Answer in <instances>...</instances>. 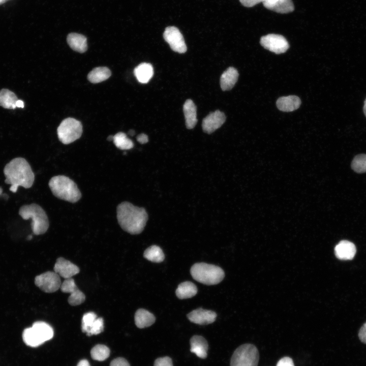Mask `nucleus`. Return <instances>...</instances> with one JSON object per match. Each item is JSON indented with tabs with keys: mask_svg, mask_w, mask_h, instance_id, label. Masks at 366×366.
I'll use <instances>...</instances> for the list:
<instances>
[{
	"mask_svg": "<svg viewBox=\"0 0 366 366\" xmlns=\"http://www.w3.org/2000/svg\"><path fill=\"white\" fill-rule=\"evenodd\" d=\"M116 212L117 222L124 231L131 234L142 232L148 220V215L144 208L125 201L118 205Z\"/></svg>",
	"mask_w": 366,
	"mask_h": 366,
	"instance_id": "obj_1",
	"label": "nucleus"
},
{
	"mask_svg": "<svg viewBox=\"0 0 366 366\" xmlns=\"http://www.w3.org/2000/svg\"><path fill=\"white\" fill-rule=\"evenodd\" d=\"M5 183L11 185L10 190L16 193L19 186L25 189L33 185L35 175L28 162L21 157L15 158L6 165L4 169Z\"/></svg>",
	"mask_w": 366,
	"mask_h": 366,
	"instance_id": "obj_2",
	"label": "nucleus"
},
{
	"mask_svg": "<svg viewBox=\"0 0 366 366\" xmlns=\"http://www.w3.org/2000/svg\"><path fill=\"white\" fill-rule=\"evenodd\" d=\"M48 185L52 194L60 199L75 203L81 197V193L76 183L66 176L52 177Z\"/></svg>",
	"mask_w": 366,
	"mask_h": 366,
	"instance_id": "obj_3",
	"label": "nucleus"
},
{
	"mask_svg": "<svg viewBox=\"0 0 366 366\" xmlns=\"http://www.w3.org/2000/svg\"><path fill=\"white\" fill-rule=\"evenodd\" d=\"M19 214L24 220L32 219V229L35 235L45 233L49 226L47 215L38 204L32 203L21 206Z\"/></svg>",
	"mask_w": 366,
	"mask_h": 366,
	"instance_id": "obj_4",
	"label": "nucleus"
},
{
	"mask_svg": "<svg viewBox=\"0 0 366 366\" xmlns=\"http://www.w3.org/2000/svg\"><path fill=\"white\" fill-rule=\"evenodd\" d=\"M190 272L195 280L207 285L219 283L225 276L221 267L203 262L194 264L191 268Z\"/></svg>",
	"mask_w": 366,
	"mask_h": 366,
	"instance_id": "obj_5",
	"label": "nucleus"
},
{
	"mask_svg": "<svg viewBox=\"0 0 366 366\" xmlns=\"http://www.w3.org/2000/svg\"><path fill=\"white\" fill-rule=\"evenodd\" d=\"M53 330L48 323L37 321L31 327L24 329L22 339L25 344L32 347H37L53 337Z\"/></svg>",
	"mask_w": 366,
	"mask_h": 366,
	"instance_id": "obj_6",
	"label": "nucleus"
},
{
	"mask_svg": "<svg viewBox=\"0 0 366 366\" xmlns=\"http://www.w3.org/2000/svg\"><path fill=\"white\" fill-rule=\"evenodd\" d=\"M259 354L257 348L251 344L239 346L234 352L230 366H257Z\"/></svg>",
	"mask_w": 366,
	"mask_h": 366,
	"instance_id": "obj_7",
	"label": "nucleus"
},
{
	"mask_svg": "<svg viewBox=\"0 0 366 366\" xmlns=\"http://www.w3.org/2000/svg\"><path fill=\"white\" fill-rule=\"evenodd\" d=\"M59 141L68 144L78 139L82 133L81 123L77 119L68 117L63 120L57 129Z\"/></svg>",
	"mask_w": 366,
	"mask_h": 366,
	"instance_id": "obj_8",
	"label": "nucleus"
},
{
	"mask_svg": "<svg viewBox=\"0 0 366 366\" xmlns=\"http://www.w3.org/2000/svg\"><path fill=\"white\" fill-rule=\"evenodd\" d=\"M35 284L43 292L53 293L60 288L62 282L58 274L54 271H49L37 276Z\"/></svg>",
	"mask_w": 366,
	"mask_h": 366,
	"instance_id": "obj_9",
	"label": "nucleus"
},
{
	"mask_svg": "<svg viewBox=\"0 0 366 366\" xmlns=\"http://www.w3.org/2000/svg\"><path fill=\"white\" fill-rule=\"evenodd\" d=\"M261 45L265 49L276 54L285 52L289 45L284 37L278 34H268L260 39Z\"/></svg>",
	"mask_w": 366,
	"mask_h": 366,
	"instance_id": "obj_10",
	"label": "nucleus"
},
{
	"mask_svg": "<svg viewBox=\"0 0 366 366\" xmlns=\"http://www.w3.org/2000/svg\"><path fill=\"white\" fill-rule=\"evenodd\" d=\"M163 38L174 51L179 53L186 52L187 48L185 40L182 35L177 27L175 26L167 27L163 33Z\"/></svg>",
	"mask_w": 366,
	"mask_h": 366,
	"instance_id": "obj_11",
	"label": "nucleus"
},
{
	"mask_svg": "<svg viewBox=\"0 0 366 366\" xmlns=\"http://www.w3.org/2000/svg\"><path fill=\"white\" fill-rule=\"evenodd\" d=\"M60 289L63 292L70 294L68 301L71 306L79 305L85 301V295L77 288L72 278L65 279Z\"/></svg>",
	"mask_w": 366,
	"mask_h": 366,
	"instance_id": "obj_12",
	"label": "nucleus"
},
{
	"mask_svg": "<svg viewBox=\"0 0 366 366\" xmlns=\"http://www.w3.org/2000/svg\"><path fill=\"white\" fill-rule=\"evenodd\" d=\"M225 120L226 116L223 112L219 110L210 112L203 119V131L205 133L210 134L220 128Z\"/></svg>",
	"mask_w": 366,
	"mask_h": 366,
	"instance_id": "obj_13",
	"label": "nucleus"
},
{
	"mask_svg": "<svg viewBox=\"0 0 366 366\" xmlns=\"http://www.w3.org/2000/svg\"><path fill=\"white\" fill-rule=\"evenodd\" d=\"M54 271L65 279L71 278L79 272V267L63 257L57 260L53 267Z\"/></svg>",
	"mask_w": 366,
	"mask_h": 366,
	"instance_id": "obj_14",
	"label": "nucleus"
},
{
	"mask_svg": "<svg viewBox=\"0 0 366 366\" xmlns=\"http://www.w3.org/2000/svg\"><path fill=\"white\" fill-rule=\"evenodd\" d=\"M189 320L195 324L206 325L213 323L217 317L216 313L210 310L199 308L187 315Z\"/></svg>",
	"mask_w": 366,
	"mask_h": 366,
	"instance_id": "obj_15",
	"label": "nucleus"
},
{
	"mask_svg": "<svg viewBox=\"0 0 366 366\" xmlns=\"http://www.w3.org/2000/svg\"><path fill=\"white\" fill-rule=\"evenodd\" d=\"M356 252L355 245L346 240L340 241L334 248V254L340 260H352L354 257Z\"/></svg>",
	"mask_w": 366,
	"mask_h": 366,
	"instance_id": "obj_16",
	"label": "nucleus"
},
{
	"mask_svg": "<svg viewBox=\"0 0 366 366\" xmlns=\"http://www.w3.org/2000/svg\"><path fill=\"white\" fill-rule=\"evenodd\" d=\"M262 3L266 9L281 14L290 13L294 10L292 0H265Z\"/></svg>",
	"mask_w": 366,
	"mask_h": 366,
	"instance_id": "obj_17",
	"label": "nucleus"
},
{
	"mask_svg": "<svg viewBox=\"0 0 366 366\" xmlns=\"http://www.w3.org/2000/svg\"><path fill=\"white\" fill-rule=\"evenodd\" d=\"M190 351L200 358H205L207 355L208 344L202 336L195 335L190 339Z\"/></svg>",
	"mask_w": 366,
	"mask_h": 366,
	"instance_id": "obj_18",
	"label": "nucleus"
},
{
	"mask_svg": "<svg viewBox=\"0 0 366 366\" xmlns=\"http://www.w3.org/2000/svg\"><path fill=\"white\" fill-rule=\"evenodd\" d=\"M186 127L192 129L196 126L197 119L196 106L191 99H188L183 106Z\"/></svg>",
	"mask_w": 366,
	"mask_h": 366,
	"instance_id": "obj_19",
	"label": "nucleus"
},
{
	"mask_svg": "<svg viewBox=\"0 0 366 366\" xmlns=\"http://www.w3.org/2000/svg\"><path fill=\"white\" fill-rule=\"evenodd\" d=\"M276 104L280 110L284 112H291L299 107L301 101L296 96H289L279 98Z\"/></svg>",
	"mask_w": 366,
	"mask_h": 366,
	"instance_id": "obj_20",
	"label": "nucleus"
},
{
	"mask_svg": "<svg viewBox=\"0 0 366 366\" xmlns=\"http://www.w3.org/2000/svg\"><path fill=\"white\" fill-rule=\"evenodd\" d=\"M238 72L233 67L228 68L222 74L220 78V85L224 91L231 89L237 81Z\"/></svg>",
	"mask_w": 366,
	"mask_h": 366,
	"instance_id": "obj_21",
	"label": "nucleus"
},
{
	"mask_svg": "<svg viewBox=\"0 0 366 366\" xmlns=\"http://www.w3.org/2000/svg\"><path fill=\"white\" fill-rule=\"evenodd\" d=\"M67 41L69 46L75 51L83 53L87 50L86 38L81 34L70 33L67 36Z\"/></svg>",
	"mask_w": 366,
	"mask_h": 366,
	"instance_id": "obj_22",
	"label": "nucleus"
},
{
	"mask_svg": "<svg viewBox=\"0 0 366 366\" xmlns=\"http://www.w3.org/2000/svg\"><path fill=\"white\" fill-rule=\"evenodd\" d=\"M134 319L136 326L139 328L150 326L156 320V318L152 313L143 309L137 310Z\"/></svg>",
	"mask_w": 366,
	"mask_h": 366,
	"instance_id": "obj_23",
	"label": "nucleus"
},
{
	"mask_svg": "<svg viewBox=\"0 0 366 366\" xmlns=\"http://www.w3.org/2000/svg\"><path fill=\"white\" fill-rule=\"evenodd\" d=\"M134 73L139 82L146 83L152 77L154 69L151 64L143 63L138 65L134 69Z\"/></svg>",
	"mask_w": 366,
	"mask_h": 366,
	"instance_id": "obj_24",
	"label": "nucleus"
},
{
	"mask_svg": "<svg viewBox=\"0 0 366 366\" xmlns=\"http://www.w3.org/2000/svg\"><path fill=\"white\" fill-rule=\"evenodd\" d=\"M196 286L191 282L186 281L180 283L176 290V295L179 299L189 298L197 293Z\"/></svg>",
	"mask_w": 366,
	"mask_h": 366,
	"instance_id": "obj_25",
	"label": "nucleus"
},
{
	"mask_svg": "<svg viewBox=\"0 0 366 366\" xmlns=\"http://www.w3.org/2000/svg\"><path fill=\"white\" fill-rule=\"evenodd\" d=\"M111 75V71L107 67H97L88 73L87 79L93 83H97L106 80L110 77Z\"/></svg>",
	"mask_w": 366,
	"mask_h": 366,
	"instance_id": "obj_26",
	"label": "nucleus"
},
{
	"mask_svg": "<svg viewBox=\"0 0 366 366\" xmlns=\"http://www.w3.org/2000/svg\"><path fill=\"white\" fill-rule=\"evenodd\" d=\"M18 100L16 95L8 89L0 90V106L6 109H14Z\"/></svg>",
	"mask_w": 366,
	"mask_h": 366,
	"instance_id": "obj_27",
	"label": "nucleus"
},
{
	"mask_svg": "<svg viewBox=\"0 0 366 366\" xmlns=\"http://www.w3.org/2000/svg\"><path fill=\"white\" fill-rule=\"evenodd\" d=\"M143 256L147 260L156 263L161 262L165 258L162 249L156 245L151 246L146 249L144 252Z\"/></svg>",
	"mask_w": 366,
	"mask_h": 366,
	"instance_id": "obj_28",
	"label": "nucleus"
},
{
	"mask_svg": "<svg viewBox=\"0 0 366 366\" xmlns=\"http://www.w3.org/2000/svg\"><path fill=\"white\" fill-rule=\"evenodd\" d=\"M113 141L116 147L121 150L130 149L134 146L133 141L123 132L114 135Z\"/></svg>",
	"mask_w": 366,
	"mask_h": 366,
	"instance_id": "obj_29",
	"label": "nucleus"
},
{
	"mask_svg": "<svg viewBox=\"0 0 366 366\" xmlns=\"http://www.w3.org/2000/svg\"><path fill=\"white\" fill-rule=\"evenodd\" d=\"M92 358L96 360L103 361L110 355V350L103 345H97L90 351Z\"/></svg>",
	"mask_w": 366,
	"mask_h": 366,
	"instance_id": "obj_30",
	"label": "nucleus"
},
{
	"mask_svg": "<svg viewBox=\"0 0 366 366\" xmlns=\"http://www.w3.org/2000/svg\"><path fill=\"white\" fill-rule=\"evenodd\" d=\"M351 168L356 173L366 172V154H360L356 156L353 159Z\"/></svg>",
	"mask_w": 366,
	"mask_h": 366,
	"instance_id": "obj_31",
	"label": "nucleus"
},
{
	"mask_svg": "<svg viewBox=\"0 0 366 366\" xmlns=\"http://www.w3.org/2000/svg\"><path fill=\"white\" fill-rule=\"evenodd\" d=\"M97 318V315L94 312H89L84 314L82 318V331L86 333L93 325Z\"/></svg>",
	"mask_w": 366,
	"mask_h": 366,
	"instance_id": "obj_32",
	"label": "nucleus"
},
{
	"mask_svg": "<svg viewBox=\"0 0 366 366\" xmlns=\"http://www.w3.org/2000/svg\"><path fill=\"white\" fill-rule=\"evenodd\" d=\"M104 329V320L102 318H97L93 325L89 329L86 334L88 336L92 335L98 334L103 331Z\"/></svg>",
	"mask_w": 366,
	"mask_h": 366,
	"instance_id": "obj_33",
	"label": "nucleus"
},
{
	"mask_svg": "<svg viewBox=\"0 0 366 366\" xmlns=\"http://www.w3.org/2000/svg\"><path fill=\"white\" fill-rule=\"evenodd\" d=\"M154 366H173L172 361L168 356L160 357L155 361Z\"/></svg>",
	"mask_w": 366,
	"mask_h": 366,
	"instance_id": "obj_34",
	"label": "nucleus"
},
{
	"mask_svg": "<svg viewBox=\"0 0 366 366\" xmlns=\"http://www.w3.org/2000/svg\"><path fill=\"white\" fill-rule=\"evenodd\" d=\"M110 366H130L129 362L124 358L119 357L111 361Z\"/></svg>",
	"mask_w": 366,
	"mask_h": 366,
	"instance_id": "obj_35",
	"label": "nucleus"
},
{
	"mask_svg": "<svg viewBox=\"0 0 366 366\" xmlns=\"http://www.w3.org/2000/svg\"><path fill=\"white\" fill-rule=\"evenodd\" d=\"M276 366H294V364L290 357H284L279 360Z\"/></svg>",
	"mask_w": 366,
	"mask_h": 366,
	"instance_id": "obj_36",
	"label": "nucleus"
},
{
	"mask_svg": "<svg viewBox=\"0 0 366 366\" xmlns=\"http://www.w3.org/2000/svg\"><path fill=\"white\" fill-rule=\"evenodd\" d=\"M265 0H239L241 4L246 7H252L256 5L263 2Z\"/></svg>",
	"mask_w": 366,
	"mask_h": 366,
	"instance_id": "obj_37",
	"label": "nucleus"
},
{
	"mask_svg": "<svg viewBox=\"0 0 366 366\" xmlns=\"http://www.w3.org/2000/svg\"><path fill=\"white\" fill-rule=\"evenodd\" d=\"M358 336L360 341L362 343L366 344V323L360 328Z\"/></svg>",
	"mask_w": 366,
	"mask_h": 366,
	"instance_id": "obj_38",
	"label": "nucleus"
},
{
	"mask_svg": "<svg viewBox=\"0 0 366 366\" xmlns=\"http://www.w3.org/2000/svg\"><path fill=\"white\" fill-rule=\"evenodd\" d=\"M137 140L141 144H144L148 142V136L145 134H141L137 137Z\"/></svg>",
	"mask_w": 366,
	"mask_h": 366,
	"instance_id": "obj_39",
	"label": "nucleus"
},
{
	"mask_svg": "<svg viewBox=\"0 0 366 366\" xmlns=\"http://www.w3.org/2000/svg\"><path fill=\"white\" fill-rule=\"evenodd\" d=\"M77 366H90L88 361L86 359L80 360Z\"/></svg>",
	"mask_w": 366,
	"mask_h": 366,
	"instance_id": "obj_40",
	"label": "nucleus"
},
{
	"mask_svg": "<svg viewBox=\"0 0 366 366\" xmlns=\"http://www.w3.org/2000/svg\"><path fill=\"white\" fill-rule=\"evenodd\" d=\"M16 105L17 107L23 108L24 103L22 101L18 100L16 102Z\"/></svg>",
	"mask_w": 366,
	"mask_h": 366,
	"instance_id": "obj_41",
	"label": "nucleus"
},
{
	"mask_svg": "<svg viewBox=\"0 0 366 366\" xmlns=\"http://www.w3.org/2000/svg\"><path fill=\"white\" fill-rule=\"evenodd\" d=\"M363 110L365 116H366V98L364 101V106L363 107Z\"/></svg>",
	"mask_w": 366,
	"mask_h": 366,
	"instance_id": "obj_42",
	"label": "nucleus"
},
{
	"mask_svg": "<svg viewBox=\"0 0 366 366\" xmlns=\"http://www.w3.org/2000/svg\"><path fill=\"white\" fill-rule=\"evenodd\" d=\"M128 134H129L130 136H133V135L135 134V132H134V130H130V131H129Z\"/></svg>",
	"mask_w": 366,
	"mask_h": 366,
	"instance_id": "obj_43",
	"label": "nucleus"
},
{
	"mask_svg": "<svg viewBox=\"0 0 366 366\" xmlns=\"http://www.w3.org/2000/svg\"><path fill=\"white\" fill-rule=\"evenodd\" d=\"M107 140L108 141H113V135H110L107 138Z\"/></svg>",
	"mask_w": 366,
	"mask_h": 366,
	"instance_id": "obj_44",
	"label": "nucleus"
},
{
	"mask_svg": "<svg viewBox=\"0 0 366 366\" xmlns=\"http://www.w3.org/2000/svg\"><path fill=\"white\" fill-rule=\"evenodd\" d=\"M8 1H9V0H0V5L5 3L6 2H7Z\"/></svg>",
	"mask_w": 366,
	"mask_h": 366,
	"instance_id": "obj_45",
	"label": "nucleus"
},
{
	"mask_svg": "<svg viewBox=\"0 0 366 366\" xmlns=\"http://www.w3.org/2000/svg\"><path fill=\"white\" fill-rule=\"evenodd\" d=\"M32 238V235H29V236H28V240H30Z\"/></svg>",
	"mask_w": 366,
	"mask_h": 366,
	"instance_id": "obj_46",
	"label": "nucleus"
},
{
	"mask_svg": "<svg viewBox=\"0 0 366 366\" xmlns=\"http://www.w3.org/2000/svg\"><path fill=\"white\" fill-rule=\"evenodd\" d=\"M2 191H3L2 188L1 187H0V195H1V194L2 193Z\"/></svg>",
	"mask_w": 366,
	"mask_h": 366,
	"instance_id": "obj_47",
	"label": "nucleus"
}]
</instances>
